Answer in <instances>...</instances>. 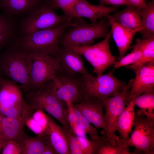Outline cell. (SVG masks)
<instances>
[{"instance_id": "obj_24", "label": "cell", "mask_w": 154, "mask_h": 154, "mask_svg": "<svg viewBox=\"0 0 154 154\" xmlns=\"http://www.w3.org/2000/svg\"><path fill=\"white\" fill-rule=\"evenodd\" d=\"M134 99L132 100L125 107L117 122L116 131L121 138L128 139L131 132L135 119Z\"/></svg>"}, {"instance_id": "obj_5", "label": "cell", "mask_w": 154, "mask_h": 154, "mask_svg": "<svg viewBox=\"0 0 154 154\" xmlns=\"http://www.w3.org/2000/svg\"><path fill=\"white\" fill-rule=\"evenodd\" d=\"M29 70V84L26 92L38 90L57 77L59 71L58 60L43 53L31 51Z\"/></svg>"}, {"instance_id": "obj_12", "label": "cell", "mask_w": 154, "mask_h": 154, "mask_svg": "<svg viewBox=\"0 0 154 154\" xmlns=\"http://www.w3.org/2000/svg\"><path fill=\"white\" fill-rule=\"evenodd\" d=\"M81 55L71 47L66 46L60 47L57 58L59 67V72L64 75L74 77L87 72Z\"/></svg>"}, {"instance_id": "obj_31", "label": "cell", "mask_w": 154, "mask_h": 154, "mask_svg": "<svg viewBox=\"0 0 154 154\" xmlns=\"http://www.w3.org/2000/svg\"><path fill=\"white\" fill-rule=\"evenodd\" d=\"M22 116L24 120L25 125L37 135L40 136L45 134L49 135L32 117L29 106L27 103L24 107Z\"/></svg>"}, {"instance_id": "obj_43", "label": "cell", "mask_w": 154, "mask_h": 154, "mask_svg": "<svg viewBox=\"0 0 154 154\" xmlns=\"http://www.w3.org/2000/svg\"><path fill=\"white\" fill-rule=\"evenodd\" d=\"M5 80L3 79L2 78V76L0 73V89L5 82Z\"/></svg>"}, {"instance_id": "obj_4", "label": "cell", "mask_w": 154, "mask_h": 154, "mask_svg": "<svg viewBox=\"0 0 154 154\" xmlns=\"http://www.w3.org/2000/svg\"><path fill=\"white\" fill-rule=\"evenodd\" d=\"M72 19L57 14L45 1L27 13L19 24V31L20 35L27 34L55 27Z\"/></svg>"}, {"instance_id": "obj_18", "label": "cell", "mask_w": 154, "mask_h": 154, "mask_svg": "<svg viewBox=\"0 0 154 154\" xmlns=\"http://www.w3.org/2000/svg\"><path fill=\"white\" fill-rule=\"evenodd\" d=\"M49 139L48 134L31 137L23 130L15 140L19 145L21 154H42Z\"/></svg>"}, {"instance_id": "obj_28", "label": "cell", "mask_w": 154, "mask_h": 154, "mask_svg": "<svg viewBox=\"0 0 154 154\" xmlns=\"http://www.w3.org/2000/svg\"><path fill=\"white\" fill-rule=\"evenodd\" d=\"M25 125L22 116L16 117L4 116L2 121L3 134L8 139L15 140L19 134L23 131Z\"/></svg>"}, {"instance_id": "obj_29", "label": "cell", "mask_w": 154, "mask_h": 154, "mask_svg": "<svg viewBox=\"0 0 154 154\" xmlns=\"http://www.w3.org/2000/svg\"><path fill=\"white\" fill-rule=\"evenodd\" d=\"M127 139L121 138L117 145H114L111 140L104 144L98 154H132L127 144Z\"/></svg>"}, {"instance_id": "obj_27", "label": "cell", "mask_w": 154, "mask_h": 154, "mask_svg": "<svg viewBox=\"0 0 154 154\" xmlns=\"http://www.w3.org/2000/svg\"><path fill=\"white\" fill-rule=\"evenodd\" d=\"M134 102L140 108L137 112L149 118L154 119V88L136 97Z\"/></svg>"}, {"instance_id": "obj_44", "label": "cell", "mask_w": 154, "mask_h": 154, "mask_svg": "<svg viewBox=\"0 0 154 154\" xmlns=\"http://www.w3.org/2000/svg\"><path fill=\"white\" fill-rule=\"evenodd\" d=\"M44 1H45V0H44Z\"/></svg>"}, {"instance_id": "obj_17", "label": "cell", "mask_w": 154, "mask_h": 154, "mask_svg": "<svg viewBox=\"0 0 154 154\" xmlns=\"http://www.w3.org/2000/svg\"><path fill=\"white\" fill-rule=\"evenodd\" d=\"M102 136L97 138H83L79 137L70 147V154H98L101 147L111 140L105 130L101 132Z\"/></svg>"}, {"instance_id": "obj_30", "label": "cell", "mask_w": 154, "mask_h": 154, "mask_svg": "<svg viewBox=\"0 0 154 154\" xmlns=\"http://www.w3.org/2000/svg\"><path fill=\"white\" fill-rule=\"evenodd\" d=\"M78 0H47L45 1L54 9L58 8L64 15L70 18H76L75 8Z\"/></svg>"}, {"instance_id": "obj_38", "label": "cell", "mask_w": 154, "mask_h": 154, "mask_svg": "<svg viewBox=\"0 0 154 154\" xmlns=\"http://www.w3.org/2000/svg\"><path fill=\"white\" fill-rule=\"evenodd\" d=\"M69 125L72 131L76 136L83 138H87L86 133L78 124L76 123H70Z\"/></svg>"}, {"instance_id": "obj_16", "label": "cell", "mask_w": 154, "mask_h": 154, "mask_svg": "<svg viewBox=\"0 0 154 154\" xmlns=\"http://www.w3.org/2000/svg\"><path fill=\"white\" fill-rule=\"evenodd\" d=\"M116 6L108 7L101 4H93L86 0H78L75 8L76 18L84 17L88 19L92 23L97 22L107 15L115 11Z\"/></svg>"}, {"instance_id": "obj_39", "label": "cell", "mask_w": 154, "mask_h": 154, "mask_svg": "<svg viewBox=\"0 0 154 154\" xmlns=\"http://www.w3.org/2000/svg\"><path fill=\"white\" fill-rule=\"evenodd\" d=\"M134 7L139 10L144 8L147 3L145 0H127Z\"/></svg>"}, {"instance_id": "obj_42", "label": "cell", "mask_w": 154, "mask_h": 154, "mask_svg": "<svg viewBox=\"0 0 154 154\" xmlns=\"http://www.w3.org/2000/svg\"><path fill=\"white\" fill-rule=\"evenodd\" d=\"M5 116L0 113V134H3L2 129V121Z\"/></svg>"}, {"instance_id": "obj_9", "label": "cell", "mask_w": 154, "mask_h": 154, "mask_svg": "<svg viewBox=\"0 0 154 154\" xmlns=\"http://www.w3.org/2000/svg\"><path fill=\"white\" fill-rule=\"evenodd\" d=\"M111 31L102 41L96 44L82 47L69 46L83 56L94 68L93 72L99 76L116 62L111 53L109 43Z\"/></svg>"}, {"instance_id": "obj_14", "label": "cell", "mask_w": 154, "mask_h": 154, "mask_svg": "<svg viewBox=\"0 0 154 154\" xmlns=\"http://www.w3.org/2000/svg\"><path fill=\"white\" fill-rule=\"evenodd\" d=\"M132 79L131 87L125 100L127 105L133 99L144 92L154 88V62L142 66Z\"/></svg>"}, {"instance_id": "obj_34", "label": "cell", "mask_w": 154, "mask_h": 154, "mask_svg": "<svg viewBox=\"0 0 154 154\" xmlns=\"http://www.w3.org/2000/svg\"><path fill=\"white\" fill-rule=\"evenodd\" d=\"M26 102L11 106L0 105V113L4 116L9 117L21 116Z\"/></svg>"}, {"instance_id": "obj_22", "label": "cell", "mask_w": 154, "mask_h": 154, "mask_svg": "<svg viewBox=\"0 0 154 154\" xmlns=\"http://www.w3.org/2000/svg\"><path fill=\"white\" fill-rule=\"evenodd\" d=\"M14 17L0 13V50L17 37L19 25Z\"/></svg>"}, {"instance_id": "obj_41", "label": "cell", "mask_w": 154, "mask_h": 154, "mask_svg": "<svg viewBox=\"0 0 154 154\" xmlns=\"http://www.w3.org/2000/svg\"><path fill=\"white\" fill-rule=\"evenodd\" d=\"M9 139L3 134H0V153L3 147Z\"/></svg>"}, {"instance_id": "obj_20", "label": "cell", "mask_w": 154, "mask_h": 154, "mask_svg": "<svg viewBox=\"0 0 154 154\" xmlns=\"http://www.w3.org/2000/svg\"><path fill=\"white\" fill-rule=\"evenodd\" d=\"M51 143L57 154H70L69 143L64 129L47 115Z\"/></svg>"}, {"instance_id": "obj_15", "label": "cell", "mask_w": 154, "mask_h": 154, "mask_svg": "<svg viewBox=\"0 0 154 154\" xmlns=\"http://www.w3.org/2000/svg\"><path fill=\"white\" fill-rule=\"evenodd\" d=\"M111 27L114 40L118 48L119 59L122 58L130 48L133 37L137 31L125 27L115 21L109 14L106 15Z\"/></svg>"}, {"instance_id": "obj_40", "label": "cell", "mask_w": 154, "mask_h": 154, "mask_svg": "<svg viewBox=\"0 0 154 154\" xmlns=\"http://www.w3.org/2000/svg\"><path fill=\"white\" fill-rule=\"evenodd\" d=\"M42 154H57L51 143L50 139L47 143Z\"/></svg>"}, {"instance_id": "obj_32", "label": "cell", "mask_w": 154, "mask_h": 154, "mask_svg": "<svg viewBox=\"0 0 154 154\" xmlns=\"http://www.w3.org/2000/svg\"><path fill=\"white\" fill-rule=\"evenodd\" d=\"M130 48H132L133 50L130 53L119 59L118 61H116L114 65V70L133 64L140 58L142 55L141 50L133 45L130 46Z\"/></svg>"}, {"instance_id": "obj_37", "label": "cell", "mask_w": 154, "mask_h": 154, "mask_svg": "<svg viewBox=\"0 0 154 154\" xmlns=\"http://www.w3.org/2000/svg\"><path fill=\"white\" fill-rule=\"evenodd\" d=\"M100 4L105 5H112L113 6L133 5L127 0H99Z\"/></svg>"}, {"instance_id": "obj_35", "label": "cell", "mask_w": 154, "mask_h": 154, "mask_svg": "<svg viewBox=\"0 0 154 154\" xmlns=\"http://www.w3.org/2000/svg\"><path fill=\"white\" fill-rule=\"evenodd\" d=\"M28 105L32 117L49 134L47 115L43 111L35 109Z\"/></svg>"}, {"instance_id": "obj_8", "label": "cell", "mask_w": 154, "mask_h": 154, "mask_svg": "<svg viewBox=\"0 0 154 154\" xmlns=\"http://www.w3.org/2000/svg\"><path fill=\"white\" fill-rule=\"evenodd\" d=\"M135 113L134 129L127 139L128 147L135 148L132 154H154V119Z\"/></svg>"}, {"instance_id": "obj_19", "label": "cell", "mask_w": 154, "mask_h": 154, "mask_svg": "<svg viewBox=\"0 0 154 154\" xmlns=\"http://www.w3.org/2000/svg\"><path fill=\"white\" fill-rule=\"evenodd\" d=\"M43 0H0V9L7 16L28 13L39 5Z\"/></svg>"}, {"instance_id": "obj_25", "label": "cell", "mask_w": 154, "mask_h": 154, "mask_svg": "<svg viewBox=\"0 0 154 154\" xmlns=\"http://www.w3.org/2000/svg\"><path fill=\"white\" fill-rule=\"evenodd\" d=\"M25 102L19 87L14 82L5 80L0 89V105H13Z\"/></svg>"}, {"instance_id": "obj_33", "label": "cell", "mask_w": 154, "mask_h": 154, "mask_svg": "<svg viewBox=\"0 0 154 154\" xmlns=\"http://www.w3.org/2000/svg\"><path fill=\"white\" fill-rule=\"evenodd\" d=\"M73 108L74 113L78 119V125L83 129L86 133L90 135V139L98 138L99 136L96 129L91 125V123L77 109L73 106Z\"/></svg>"}, {"instance_id": "obj_3", "label": "cell", "mask_w": 154, "mask_h": 154, "mask_svg": "<svg viewBox=\"0 0 154 154\" xmlns=\"http://www.w3.org/2000/svg\"><path fill=\"white\" fill-rule=\"evenodd\" d=\"M27 92L25 100L28 105L46 111L57 119L63 127L71 130L66 116V104L55 96L48 82L38 90Z\"/></svg>"}, {"instance_id": "obj_21", "label": "cell", "mask_w": 154, "mask_h": 154, "mask_svg": "<svg viewBox=\"0 0 154 154\" xmlns=\"http://www.w3.org/2000/svg\"><path fill=\"white\" fill-rule=\"evenodd\" d=\"M112 16L115 21L129 29L139 33L142 29L139 11L132 5Z\"/></svg>"}, {"instance_id": "obj_13", "label": "cell", "mask_w": 154, "mask_h": 154, "mask_svg": "<svg viewBox=\"0 0 154 154\" xmlns=\"http://www.w3.org/2000/svg\"><path fill=\"white\" fill-rule=\"evenodd\" d=\"M96 129L106 131L103 114L104 100L96 97H85L81 102L72 105Z\"/></svg>"}, {"instance_id": "obj_23", "label": "cell", "mask_w": 154, "mask_h": 154, "mask_svg": "<svg viewBox=\"0 0 154 154\" xmlns=\"http://www.w3.org/2000/svg\"><path fill=\"white\" fill-rule=\"evenodd\" d=\"M133 46L141 50V56L136 62L127 66L126 68L135 73L143 65L154 62V36L147 39H137L136 43Z\"/></svg>"}, {"instance_id": "obj_6", "label": "cell", "mask_w": 154, "mask_h": 154, "mask_svg": "<svg viewBox=\"0 0 154 154\" xmlns=\"http://www.w3.org/2000/svg\"><path fill=\"white\" fill-rule=\"evenodd\" d=\"M110 26L109 21L103 19L96 23L76 25L63 34L59 44L62 46L74 47L90 45L95 39L106 37L109 33Z\"/></svg>"}, {"instance_id": "obj_1", "label": "cell", "mask_w": 154, "mask_h": 154, "mask_svg": "<svg viewBox=\"0 0 154 154\" xmlns=\"http://www.w3.org/2000/svg\"><path fill=\"white\" fill-rule=\"evenodd\" d=\"M71 20L53 28L20 35L14 42L30 51L56 58L60 50V39L66 29L72 25Z\"/></svg>"}, {"instance_id": "obj_7", "label": "cell", "mask_w": 154, "mask_h": 154, "mask_svg": "<svg viewBox=\"0 0 154 154\" xmlns=\"http://www.w3.org/2000/svg\"><path fill=\"white\" fill-rule=\"evenodd\" d=\"M85 97H96L104 100L119 93L126 85L113 75V72L96 76L88 72L80 76Z\"/></svg>"}, {"instance_id": "obj_11", "label": "cell", "mask_w": 154, "mask_h": 154, "mask_svg": "<svg viewBox=\"0 0 154 154\" xmlns=\"http://www.w3.org/2000/svg\"><path fill=\"white\" fill-rule=\"evenodd\" d=\"M49 83L55 96L66 104L80 103L84 99L80 77H70L58 72L57 77Z\"/></svg>"}, {"instance_id": "obj_2", "label": "cell", "mask_w": 154, "mask_h": 154, "mask_svg": "<svg viewBox=\"0 0 154 154\" xmlns=\"http://www.w3.org/2000/svg\"><path fill=\"white\" fill-rule=\"evenodd\" d=\"M31 51L14 42L0 54V73L21 85L27 92L29 81Z\"/></svg>"}, {"instance_id": "obj_10", "label": "cell", "mask_w": 154, "mask_h": 154, "mask_svg": "<svg viewBox=\"0 0 154 154\" xmlns=\"http://www.w3.org/2000/svg\"><path fill=\"white\" fill-rule=\"evenodd\" d=\"M132 80L131 79L119 93L104 100L105 110L104 119L106 132L115 145H117L120 141L119 137L115 134L116 125L125 107V100L131 87Z\"/></svg>"}, {"instance_id": "obj_36", "label": "cell", "mask_w": 154, "mask_h": 154, "mask_svg": "<svg viewBox=\"0 0 154 154\" xmlns=\"http://www.w3.org/2000/svg\"><path fill=\"white\" fill-rule=\"evenodd\" d=\"M2 150V154H21L19 145L15 140H8Z\"/></svg>"}, {"instance_id": "obj_26", "label": "cell", "mask_w": 154, "mask_h": 154, "mask_svg": "<svg viewBox=\"0 0 154 154\" xmlns=\"http://www.w3.org/2000/svg\"><path fill=\"white\" fill-rule=\"evenodd\" d=\"M142 29L139 32L143 39L154 36V0L148 2L146 6L139 10Z\"/></svg>"}]
</instances>
